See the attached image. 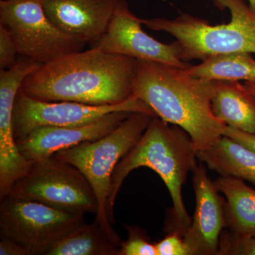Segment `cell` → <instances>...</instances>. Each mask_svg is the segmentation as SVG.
<instances>
[{
  "label": "cell",
  "mask_w": 255,
  "mask_h": 255,
  "mask_svg": "<svg viewBox=\"0 0 255 255\" xmlns=\"http://www.w3.org/2000/svg\"><path fill=\"white\" fill-rule=\"evenodd\" d=\"M137 60L97 48L41 64L23 80L19 92L46 102L117 105L132 97Z\"/></svg>",
  "instance_id": "obj_1"
},
{
  "label": "cell",
  "mask_w": 255,
  "mask_h": 255,
  "mask_svg": "<svg viewBox=\"0 0 255 255\" xmlns=\"http://www.w3.org/2000/svg\"><path fill=\"white\" fill-rule=\"evenodd\" d=\"M213 81L194 78L184 69L137 60L132 97L164 122L184 129L198 151L209 148L224 135L226 124L213 113Z\"/></svg>",
  "instance_id": "obj_2"
},
{
  "label": "cell",
  "mask_w": 255,
  "mask_h": 255,
  "mask_svg": "<svg viewBox=\"0 0 255 255\" xmlns=\"http://www.w3.org/2000/svg\"><path fill=\"white\" fill-rule=\"evenodd\" d=\"M198 150L191 137L184 129L164 122L158 117L151 121L136 145L119 162L112 177L107 214L112 224L115 223L114 207L120 188L127 176L134 169L147 167L155 171L163 180L172 198V219H167L164 231L184 236L190 226L182 198V187L188 174L197 167Z\"/></svg>",
  "instance_id": "obj_3"
},
{
  "label": "cell",
  "mask_w": 255,
  "mask_h": 255,
  "mask_svg": "<svg viewBox=\"0 0 255 255\" xmlns=\"http://www.w3.org/2000/svg\"><path fill=\"white\" fill-rule=\"evenodd\" d=\"M219 9L231 15L228 23L211 25L207 20L183 14L174 19L142 18V23L156 31H164L176 38L180 58L204 60L226 53H255V12L244 0H212Z\"/></svg>",
  "instance_id": "obj_4"
},
{
  "label": "cell",
  "mask_w": 255,
  "mask_h": 255,
  "mask_svg": "<svg viewBox=\"0 0 255 255\" xmlns=\"http://www.w3.org/2000/svg\"><path fill=\"white\" fill-rule=\"evenodd\" d=\"M155 117L157 116L145 112H132L105 136L60 150L53 155L75 166L87 178L98 202V211L94 221L121 246L122 241L112 227L106 209L112 175L117 164L136 145Z\"/></svg>",
  "instance_id": "obj_5"
},
{
  "label": "cell",
  "mask_w": 255,
  "mask_h": 255,
  "mask_svg": "<svg viewBox=\"0 0 255 255\" xmlns=\"http://www.w3.org/2000/svg\"><path fill=\"white\" fill-rule=\"evenodd\" d=\"M9 195L72 213L97 214L98 202L90 182L78 168L54 156L35 161L14 183Z\"/></svg>",
  "instance_id": "obj_6"
},
{
  "label": "cell",
  "mask_w": 255,
  "mask_h": 255,
  "mask_svg": "<svg viewBox=\"0 0 255 255\" xmlns=\"http://www.w3.org/2000/svg\"><path fill=\"white\" fill-rule=\"evenodd\" d=\"M0 23L11 33L18 55L40 64L82 51L88 45L55 25L39 0H1Z\"/></svg>",
  "instance_id": "obj_7"
},
{
  "label": "cell",
  "mask_w": 255,
  "mask_h": 255,
  "mask_svg": "<svg viewBox=\"0 0 255 255\" xmlns=\"http://www.w3.org/2000/svg\"><path fill=\"white\" fill-rule=\"evenodd\" d=\"M0 204V236L21 244L29 255H47L62 238L86 223L72 214L10 195Z\"/></svg>",
  "instance_id": "obj_8"
},
{
  "label": "cell",
  "mask_w": 255,
  "mask_h": 255,
  "mask_svg": "<svg viewBox=\"0 0 255 255\" xmlns=\"http://www.w3.org/2000/svg\"><path fill=\"white\" fill-rule=\"evenodd\" d=\"M145 112L155 115L141 100L132 97L117 105L95 106L73 102H46L18 92L13 110V130L16 142L37 128L86 125L112 112Z\"/></svg>",
  "instance_id": "obj_9"
},
{
  "label": "cell",
  "mask_w": 255,
  "mask_h": 255,
  "mask_svg": "<svg viewBox=\"0 0 255 255\" xmlns=\"http://www.w3.org/2000/svg\"><path fill=\"white\" fill-rule=\"evenodd\" d=\"M142 18L132 12L126 0H119L108 28L98 41L91 45L108 53L187 69L190 63L180 58L177 41L167 44L157 41L142 30Z\"/></svg>",
  "instance_id": "obj_10"
},
{
  "label": "cell",
  "mask_w": 255,
  "mask_h": 255,
  "mask_svg": "<svg viewBox=\"0 0 255 255\" xmlns=\"http://www.w3.org/2000/svg\"><path fill=\"white\" fill-rule=\"evenodd\" d=\"M31 72L29 64L23 60L0 70V200L9 195L14 183L27 173L33 163L20 152L13 130L15 100Z\"/></svg>",
  "instance_id": "obj_11"
},
{
  "label": "cell",
  "mask_w": 255,
  "mask_h": 255,
  "mask_svg": "<svg viewBox=\"0 0 255 255\" xmlns=\"http://www.w3.org/2000/svg\"><path fill=\"white\" fill-rule=\"evenodd\" d=\"M193 173L195 211L183 238L192 255H219L220 237L226 228L225 200L208 175L204 162Z\"/></svg>",
  "instance_id": "obj_12"
},
{
  "label": "cell",
  "mask_w": 255,
  "mask_h": 255,
  "mask_svg": "<svg viewBox=\"0 0 255 255\" xmlns=\"http://www.w3.org/2000/svg\"><path fill=\"white\" fill-rule=\"evenodd\" d=\"M132 113L127 111L112 112L95 122L77 127L37 128L16 142L23 157L35 162L52 157L60 150L105 136Z\"/></svg>",
  "instance_id": "obj_13"
},
{
  "label": "cell",
  "mask_w": 255,
  "mask_h": 255,
  "mask_svg": "<svg viewBox=\"0 0 255 255\" xmlns=\"http://www.w3.org/2000/svg\"><path fill=\"white\" fill-rule=\"evenodd\" d=\"M39 1L60 29L91 46L105 34L119 0Z\"/></svg>",
  "instance_id": "obj_14"
},
{
  "label": "cell",
  "mask_w": 255,
  "mask_h": 255,
  "mask_svg": "<svg viewBox=\"0 0 255 255\" xmlns=\"http://www.w3.org/2000/svg\"><path fill=\"white\" fill-rule=\"evenodd\" d=\"M211 107L228 127L255 133V96L238 81H213Z\"/></svg>",
  "instance_id": "obj_15"
},
{
  "label": "cell",
  "mask_w": 255,
  "mask_h": 255,
  "mask_svg": "<svg viewBox=\"0 0 255 255\" xmlns=\"http://www.w3.org/2000/svg\"><path fill=\"white\" fill-rule=\"evenodd\" d=\"M219 192L226 196V228L242 238H255V190L242 179L221 177L214 181Z\"/></svg>",
  "instance_id": "obj_16"
},
{
  "label": "cell",
  "mask_w": 255,
  "mask_h": 255,
  "mask_svg": "<svg viewBox=\"0 0 255 255\" xmlns=\"http://www.w3.org/2000/svg\"><path fill=\"white\" fill-rule=\"evenodd\" d=\"M197 158L223 177L247 180L255 185V152L223 135L205 150L198 151Z\"/></svg>",
  "instance_id": "obj_17"
},
{
  "label": "cell",
  "mask_w": 255,
  "mask_h": 255,
  "mask_svg": "<svg viewBox=\"0 0 255 255\" xmlns=\"http://www.w3.org/2000/svg\"><path fill=\"white\" fill-rule=\"evenodd\" d=\"M184 71L207 81H243L255 83V60L246 52L213 55Z\"/></svg>",
  "instance_id": "obj_18"
},
{
  "label": "cell",
  "mask_w": 255,
  "mask_h": 255,
  "mask_svg": "<svg viewBox=\"0 0 255 255\" xmlns=\"http://www.w3.org/2000/svg\"><path fill=\"white\" fill-rule=\"evenodd\" d=\"M121 246L94 221L83 223L62 238L47 255H119Z\"/></svg>",
  "instance_id": "obj_19"
},
{
  "label": "cell",
  "mask_w": 255,
  "mask_h": 255,
  "mask_svg": "<svg viewBox=\"0 0 255 255\" xmlns=\"http://www.w3.org/2000/svg\"><path fill=\"white\" fill-rule=\"evenodd\" d=\"M124 226L128 238L122 242L119 255H157L155 243H151L145 230L129 225Z\"/></svg>",
  "instance_id": "obj_20"
},
{
  "label": "cell",
  "mask_w": 255,
  "mask_h": 255,
  "mask_svg": "<svg viewBox=\"0 0 255 255\" xmlns=\"http://www.w3.org/2000/svg\"><path fill=\"white\" fill-rule=\"evenodd\" d=\"M219 255H255V238L240 237L226 228L220 237Z\"/></svg>",
  "instance_id": "obj_21"
},
{
  "label": "cell",
  "mask_w": 255,
  "mask_h": 255,
  "mask_svg": "<svg viewBox=\"0 0 255 255\" xmlns=\"http://www.w3.org/2000/svg\"><path fill=\"white\" fill-rule=\"evenodd\" d=\"M18 55L14 38L9 30L0 23V68L6 70L16 63Z\"/></svg>",
  "instance_id": "obj_22"
},
{
  "label": "cell",
  "mask_w": 255,
  "mask_h": 255,
  "mask_svg": "<svg viewBox=\"0 0 255 255\" xmlns=\"http://www.w3.org/2000/svg\"><path fill=\"white\" fill-rule=\"evenodd\" d=\"M157 255H192L190 248L179 233H169L155 243Z\"/></svg>",
  "instance_id": "obj_23"
},
{
  "label": "cell",
  "mask_w": 255,
  "mask_h": 255,
  "mask_svg": "<svg viewBox=\"0 0 255 255\" xmlns=\"http://www.w3.org/2000/svg\"><path fill=\"white\" fill-rule=\"evenodd\" d=\"M224 135L231 137L235 141L255 152V133L243 131L226 126Z\"/></svg>",
  "instance_id": "obj_24"
},
{
  "label": "cell",
  "mask_w": 255,
  "mask_h": 255,
  "mask_svg": "<svg viewBox=\"0 0 255 255\" xmlns=\"http://www.w3.org/2000/svg\"><path fill=\"white\" fill-rule=\"evenodd\" d=\"M0 255H29V253L21 244L14 240L6 237H1Z\"/></svg>",
  "instance_id": "obj_25"
},
{
  "label": "cell",
  "mask_w": 255,
  "mask_h": 255,
  "mask_svg": "<svg viewBox=\"0 0 255 255\" xmlns=\"http://www.w3.org/2000/svg\"><path fill=\"white\" fill-rule=\"evenodd\" d=\"M244 86L251 94L255 96V83L245 82Z\"/></svg>",
  "instance_id": "obj_26"
},
{
  "label": "cell",
  "mask_w": 255,
  "mask_h": 255,
  "mask_svg": "<svg viewBox=\"0 0 255 255\" xmlns=\"http://www.w3.org/2000/svg\"><path fill=\"white\" fill-rule=\"evenodd\" d=\"M249 1V5L252 9L255 12V0H248Z\"/></svg>",
  "instance_id": "obj_27"
}]
</instances>
